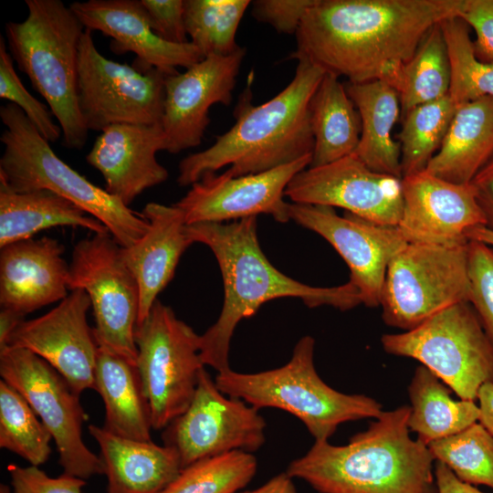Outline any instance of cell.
<instances>
[{
	"mask_svg": "<svg viewBox=\"0 0 493 493\" xmlns=\"http://www.w3.org/2000/svg\"><path fill=\"white\" fill-rule=\"evenodd\" d=\"M91 302L86 291L71 290L47 313L24 320L7 347L29 350L56 369L79 394L94 389L99 347L89 326Z\"/></svg>",
	"mask_w": 493,
	"mask_h": 493,
	"instance_id": "obj_18",
	"label": "cell"
},
{
	"mask_svg": "<svg viewBox=\"0 0 493 493\" xmlns=\"http://www.w3.org/2000/svg\"><path fill=\"white\" fill-rule=\"evenodd\" d=\"M450 65L448 96L456 108L483 97L493 98V63L475 53L468 26L460 17L440 23Z\"/></svg>",
	"mask_w": 493,
	"mask_h": 493,
	"instance_id": "obj_35",
	"label": "cell"
},
{
	"mask_svg": "<svg viewBox=\"0 0 493 493\" xmlns=\"http://www.w3.org/2000/svg\"><path fill=\"white\" fill-rule=\"evenodd\" d=\"M27 16L6 23L7 49L45 99L62 131V144L81 150L88 132L79 107L78 59L85 27L60 0H26Z\"/></svg>",
	"mask_w": 493,
	"mask_h": 493,
	"instance_id": "obj_5",
	"label": "cell"
},
{
	"mask_svg": "<svg viewBox=\"0 0 493 493\" xmlns=\"http://www.w3.org/2000/svg\"><path fill=\"white\" fill-rule=\"evenodd\" d=\"M361 119V136L353 152L374 172L402 178L401 148L393 130L401 114L397 92L378 79L345 85Z\"/></svg>",
	"mask_w": 493,
	"mask_h": 493,
	"instance_id": "obj_27",
	"label": "cell"
},
{
	"mask_svg": "<svg viewBox=\"0 0 493 493\" xmlns=\"http://www.w3.org/2000/svg\"><path fill=\"white\" fill-rule=\"evenodd\" d=\"M292 80L260 105L252 104V77L242 93L235 124L209 148L189 154L178 167L177 183L188 186L224 166L233 177L259 173L312 154L309 103L325 71L303 57Z\"/></svg>",
	"mask_w": 493,
	"mask_h": 493,
	"instance_id": "obj_3",
	"label": "cell"
},
{
	"mask_svg": "<svg viewBox=\"0 0 493 493\" xmlns=\"http://www.w3.org/2000/svg\"><path fill=\"white\" fill-rule=\"evenodd\" d=\"M467 245L407 243L387 267L380 303L384 323L406 331L468 302Z\"/></svg>",
	"mask_w": 493,
	"mask_h": 493,
	"instance_id": "obj_9",
	"label": "cell"
},
{
	"mask_svg": "<svg viewBox=\"0 0 493 493\" xmlns=\"http://www.w3.org/2000/svg\"><path fill=\"white\" fill-rule=\"evenodd\" d=\"M408 396V427L426 446L478 422L479 406L474 401L453 399L449 387L422 364L414 372Z\"/></svg>",
	"mask_w": 493,
	"mask_h": 493,
	"instance_id": "obj_31",
	"label": "cell"
},
{
	"mask_svg": "<svg viewBox=\"0 0 493 493\" xmlns=\"http://www.w3.org/2000/svg\"><path fill=\"white\" fill-rule=\"evenodd\" d=\"M64 246L44 236L8 244L0 251V304L24 316L68 295L69 265Z\"/></svg>",
	"mask_w": 493,
	"mask_h": 493,
	"instance_id": "obj_23",
	"label": "cell"
},
{
	"mask_svg": "<svg viewBox=\"0 0 493 493\" xmlns=\"http://www.w3.org/2000/svg\"><path fill=\"white\" fill-rule=\"evenodd\" d=\"M94 390L104 404V428L122 437L152 441L150 405L135 364L99 348Z\"/></svg>",
	"mask_w": 493,
	"mask_h": 493,
	"instance_id": "obj_28",
	"label": "cell"
},
{
	"mask_svg": "<svg viewBox=\"0 0 493 493\" xmlns=\"http://www.w3.org/2000/svg\"><path fill=\"white\" fill-rule=\"evenodd\" d=\"M166 74L102 56L85 29L78 59L79 107L87 129L115 124L162 125Z\"/></svg>",
	"mask_w": 493,
	"mask_h": 493,
	"instance_id": "obj_13",
	"label": "cell"
},
{
	"mask_svg": "<svg viewBox=\"0 0 493 493\" xmlns=\"http://www.w3.org/2000/svg\"><path fill=\"white\" fill-rule=\"evenodd\" d=\"M136 366L148 399L152 425L163 430L192 402L205 364L200 335L156 300L135 329Z\"/></svg>",
	"mask_w": 493,
	"mask_h": 493,
	"instance_id": "obj_10",
	"label": "cell"
},
{
	"mask_svg": "<svg viewBox=\"0 0 493 493\" xmlns=\"http://www.w3.org/2000/svg\"><path fill=\"white\" fill-rule=\"evenodd\" d=\"M315 341L302 337L283 366L254 373L231 369L217 372L215 382L226 395L251 406L286 411L299 418L315 441H329L340 425L377 418L382 404L364 394L339 392L319 376L314 365Z\"/></svg>",
	"mask_w": 493,
	"mask_h": 493,
	"instance_id": "obj_7",
	"label": "cell"
},
{
	"mask_svg": "<svg viewBox=\"0 0 493 493\" xmlns=\"http://www.w3.org/2000/svg\"><path fill=\"white\" fill-rule=\"evenodd\" d=\"M88 429L100 449L107 493H160L182 469L176 452L166 445L122 437L96 425Z\"/></svg>",
	"mask_w": 493,
	"mask_h": 493,
	"instance_id": "obj_25",
	"label": "cell"
},
{
	"mask_svg": "<svg viewBox=\"0 0 493 493\" xmlns=\"http://www.w3.org/2000/svg\"><path fill=\"white\" fill-rule=\"evenodd\" d=\"M246 48L227 56L212 55L184 72L166 75L162 127L166 152L178 153L198 146L210 122L209 110L232 101Z\"/></svg>",
	"mask_w": 493,
	"mask_h": 493,
	"instance_id": "obj_19",
	"label": "cell"
},
{
	"mask_svg": "<svg viewBox=\"0 0 493 493\" xmlns=\"http://www.w3.org/2000/svg\"><path fill=\"white\" fill-rule=\"evenodd\" d=\"M142 215L149 222L143 236L122 247L123 260L140 288L137 325L148 316L159 293L168 285L183 253L193 244L183 212L173 205L147 204Z\"/></svg>",
	"mask_w": 493,
	"mask_h": 493,
	"instance_id": "obj_24",
	"label": "cell"
},
{
	"mask_svg": "<svg viewBox=\"0 0 493 493\" xmlns=\"http://www.w3.org/2000/svg\"><path fill=\"white\" fill-rule=\"evenodd\" d=\"M12 493H82L83 478L62 473L58 477L47 476L37 466L7 467Z\"/></svg>",
	"mask_w": 493,
	"mask_h": 493,
	"instance_id": "obj_41",
	"label": "cell"
},
{
	"mask_svg": "<svg viewBox=\"0 0 493 493\" xmlns=\"http://www.w3.org/2000/svg\"><path fill=\"white\" fill-rule=\"evenodd\" d=\"M259 410L226 395L204 368L187 409L163 429V445L177 454L182 468L232 451L254 453L265 443Z\"/></svg>",
	"mask_w": 493,
	"mask_h": 493,
	"instance_id": "obj_14",
	"label": "cell"
},
{
	"mask_svg": "<svg viewBox=\"0 0 493 493\" xmlns=\"http://www.w3.org/2000/svg\"><path fill=\"white\" fill-rule=\"evenodd\" d=\"M25 316L8 309L0 311V351L7 347L8 340L16 329L25 320Z\"/></svg>",
	"mask_w": 493,
	"mask_h": 493,
	"instance_id": "obj_49",
	"label": "cell"
},
{
	"mask_svg": "<svg viewBox=\"0 0 493 493\" xmlns=\"http://www.w3.org/2000/svg\"><path fill=\"white\" fill-rule=\"evenodd\" d=\"M493 154V98L458 107L444 142L425 171L446 181L470 184Z\"/></svg>",
	"mask_w": 493,
	"mask_h": 493,
	"instance_id": "obj_26",
	"label": "cell"
},
{
	"mask_svg": "<svg viewBox=\"0 0 493 493\" xmlns=\"http://www.w3.org/2000/svg\"><path fill=\"white\" fill-rule=\"evenodd\" d=\"M0 493H12L10 488L7 485H0Z\"/></svg>",
	"mask_w": 493,
	"mask_h": 493,
	"instance_id": "obj_51",
	"label": "cell"
},
{
	"mask_svg": "<svg viewBox=\"0 0 493 493\" xmlns=\"http://www.w3.org/2000/svg\"><path fill=\"white\" fill-rule=\"evenodd\" d=\"M152 31L175 44L189 42L184 23V0H140Z\"/></svg>",
	"mask_w": 493,
	"mask_h": 493,
	"instance_id": "obj_42",
	"label": "cell"
},
{
	"mask_svg": "<svg viewBox=\"0 0 493 493\" xmlns=\"http://www.w3.org/2000/svg\"><path fill=\"white\" fill-rule=\"evenodd\" d=\"M459 17L476 33V56L493 63V0H466Z\"/></svg>",
	"mask_w": 493,
	"mask_h": 493,
	"instance_id": "obj_44",
	"label": "cell"
},
{
	"mask_svg": "<svg viewBox=\"0 0 493 493\" xmlns=\"http://www.w3.org/2000/svg\"><path fill=\"white\" fill-rule=\"evenodd\" d=\"M480 415L478 422L493 435V383H488L478 392Z\"/></svg>",
	"mask_w": 493,
	"mask_h": 493,
	"instance_id": "obj_47",
	"label": "cell"
},
{
	"mask_svg": "<svg viewBox=\"0 0 493 493\" xmlns=\"http://www.w3.org/2000/svg\"><path fill=\"white\" fill-rule=\"evenodd\" d=\"M186 234L193 243L205 244L212 250L223 278L221 313L200 335L201 359L217 372L230 369V343L237 324L271 299L299 298L309 308L330 306L341 311L362 304L360 292L350 280L335 287H312L278 270L259 246L257 216L231 223L192 224L186 226Z\"/></svg>",
	"mask_w": 493,
	"mask_h": 493,
	"instance_id": "obj_2",
	"label": "cell"
},
{
	"mask_svg": "<svg viewBox=\"0 0 493 493\" xmlns=\"http://www.w3.org/2000/svg\"><path fill=\"white\" fill-rule=\"evenodd\" d=\"M314 139L309 167L322 166L353 154L361 136V119L345 85L325 73L309 103Z\"/></svg>",
	"mask_w": 493,
	"mask_h": 493,
	"instance_id": "obj_30",
	"label": "cell"
},
{
	"mask_svg": "<svg viewBox=\"0 0 493 493\" xmlns=\"http://www.w3.org/2000/svg\"><path fill=\"white\" fill-rule=\"evenodd\" d=\"M0 375L29 403L52 435L63 473L83 479L104 474L100 456L82 438L87 420L79 394L48 362L29 350L0 351Z\"/></svg>",
	"mask_w": 493,
	"mask_h": 493,
	"instance_id": "obj_12",
	"label": "cell"
},
{
	"mask_svg": "<svg viewBox=\"0 0 493 493\" xmlns=\"http://www.w3.org/2000/svg\"><path fill=\"white\" fill-rule=\"evenodd\" d=\"M54 226H79L94 234L109 232L99 220L53 192L17 193L0 184V247Z\"/></svg>",
	"mask_w": 493,
	"mask_h": 493,
	"instance_id": "obj_29",
	"label": "cell"
},
{
	"mask_svg": "<svg viewBox=\"0 0 493 493\" xmlns=\"http://www.w3.org/2000/svg\"><path fill=\"white\" fill-rule=\"evenodd\" d=\"M410 406L383 411L346 445L315 441L286 473L320 493H437L435 458L410 436Z\"/></svg>",
	"mask_w": 493,
	"mask_h": 493,
	"instance_id": "obj_4",
	"label": "cell"
},
{
	"mask_svg": "<svg viewBox=\"0 0 493 493\" xmlns=\"http://www.w3.org/2000/svg\"><path fill=\"white\" fill-rule=\"evenodd\" d=\"M289 218L328 241L347 264L362 304L379 307L388 265L407 244L397 226L379 225L330 206L289 203Z\"/></svg>",
	"mask_w": 493,
	"mask_h": 493,
	"instance_id": "obj_15",
	"label": "cell"
},
{
	"mask_svg": "<svg viewBox=\"0 0 493 493\" xmlns=\"http://www.w3.org/2000/svg\"><path fill=\"white\" fill-rule=\"evenodd\" d=\"M238 493V492H237ZM239 493H298L293 483V478L286 472L280 473L262 486L253 489Z\"/></svg>",
	"mask_w": 493,
	"mask_h": 493,
	"instance_id": "obj_48",
	"label": "cell"
},
{
	"mask_svg": "<svg viewBox=\"0 0 493 493\" xmlns=\"http://www.w3.org/2000/svg\"><path fill=\"white\" fill-rule=\"evenodd\" d=\"M456 109L447 94L403 116L398 135L402 178L426 169L440 149Z\"/></svg>",
	"mask_w": 493,
	"mask_h": 493,
	"instance_id": "obj_33",
	"label": "cell"
},
{
	"mask_svg": "<svg viewBox=\"0 0 493 493\" xmlns=\"http://www.w3.org/2000/svg\"><path fill=\"white\" fill-rule=\"evenodd\" d=\"M0 117L5 126L0 137V184L17 193H55L103 224L122 247L143 236L147 219L63 162L16 105L1 106Z\"/></svg>",
	"mask_w": 493,
	"mask_h": 493,
	"instance_id": "obj_6",
	"label": "cell"
},
{
	"mask_svg": "<svg viewBox=\"0 0 493 493\" xmlns=\"http://www.w3.org/2000/svg\"><path fill=\"white\" fill-rule=\"evenodd\" d=\"M121 249L109 232L79 241L69 264L68 289L80 288L89 295L98 347L136 365L140 288Z\"/></svg>",
	"mask_w": 493,
	"mask_h": 493,
	"instance_id": "obj_11",
	"label": "cell"
},
{
	"mask_svg": "<svg viewBox=\"0 0 493 493\" xmlns=\"http://www.w3.org/2000/svg\"><path fill=\"white\" fill-rule=\"evenodd\" d=\"M466 0H315L296 33L303 57L351 83L383 80L409 60L435 25Z\"/></svg>",
	"mask_w": 493,
	"mask_h": 493,
	"instance_id": "obj_1",
	"label": "cell"
},
{
	"mask_svg": "<svg viewBox=\"0 0 493 493\" xmlns=\"http://www.w3.org/2000/svg\"><path fill=\"white\" fill-rule=\"evenodd\" d=\"M385 352L412 358L433 372L462 400L476 401L493 383V345L469 302L450 306L416 328L383 334Z\"/></svg>",
	"mask_w": 493,
	"mask_h": 493,
	"instance_id": "obj_8",
	"label": "cell"
},
{
	"mask_svg": "<svg viewBox=\"0 0 493 493\" xmlns=\"http://www.w3.org/2000/svg\"><path fill=\"white\" fill-rule=\"evenodd\" d=\"M315 0H257L251 2L253 16L280 34L297 33L307 10Z\"/></svg>",
	"mask_w": 493,
	"mask_h": 493,
	"instance_id": "obj_43",
	"label": "cell"
},
{
	"mask_svg": "<svg viewBox=\"0 0 493 493\" xmlns=\"http://www.w3.org/2000/svg\"><path fill=\"white\" fill-rule=\"evenodd\" d=\"M435 478L437 493H485L474 485L460 480L448 467L440 461L435 462Z\"/></svg>",
	"mask_w": 493,
	"mask_h": 493,
	"instance_id": "obj_46",
	"label": "cell"
},
{
	"mask_svg": "<svg viewBox=\"0 0 493 493\" xmlns=\"http://www.w3.org/2000/svg\"><path fill=\"white\" fill-rule=\"evenodd\" d=\"M38 418L26 398L1 379L0 447L37 467L48 460L53 439Z\"/></svg>",
	"mask_w": 493,
	"mask_h": 493,
	"instance_id": "obj_36",
	"label": "cell"
},
{
	"mask_svg": "<svg viewBox=\"0 0 493 493\" xmlns=\"http://www.w3.org/2000/svg\"><path fill=\"white\" fill-rule=\"evenodd\" d=\"M403 211L397 228L407 243L456 246L486 220L471 184L441 179L425 170L402 178Z\"/></svg>",
	"mask_w": 493,
	"mask_h": 493,
	"instance_id": "obj_20",
	"label": "cell"
},
{
	"mask_svg": "<svg viewBox=\"0 0 493 493\" xmlns=\"http://www.w3.org/2000/svg\"><path fill=\"white\" fill-rule=\"evenodd\" d=\"M467 257L470 283L468 302L493 345V247L469 240Z\"/></svg>",
	"mask_w": 493,
	"mask_h": 493,
	"instance_id": "obj_40",
	"label": "cell"
},
{
	"mask_svg": "<svg viewBox=\"0 0 493 493\" xmlns=\"http://www.w3.org/2000/svg\"><path fill=\"white\" fill-rule=\"evenodd\" d=\"M435 461L462 481L493 488V435L477 422L465 430L428 445Z\"/></svg>",
	"mask_w": 493,
	"mask_h": 493,
	"instance_id": "obj_38",
	"label": "cell"
},
{
	"mask_svg": "<svg viewBox=\"0 0 493 493\" xmlns=\"http://www.w3.org/2000/svg\"><path fill=\"white\" fill-rule=\"evenodd\" d=\"M257 468L253 453L221 454L182 468L160 493H237L249 484Z\"/></svg>",
	"mask_w": 493,
	"mask_h": 493,
	"instance_id": "obj_37",
	"label": "cell"
},
{
	"mask_svg": "<svg viewBox=\"0 0 493 493\" xmlns=\"http://www.w3.org/2000/svg\"><path fill=\"white\" fill-rule=\"evenodd\" d=\"M470 184L485 216V227L493 231V154Z\"/></svg>",
	"mask_w": 493,
	"mask_h": 493,
	"instance_id": "obj_45",
	"label": "cell"
},
{
	"mask_svg": "<svg viewBox=\"0 0 493 493\" xmlns=\"http://www.w3.org/2000/svg\"><path fill=\"white\" fill-rule=\"evenodd\" d=\"M468 240H476L493 247V231L485 226H477L467 234Z\"/></svg>",
	"mask_w": 493,
	"mask_h": 493,
	"instance_id": "obj_50",
	"label": "cell"
},
{
	"mask_svg": "<svg viewBox=\"0 0 493 493\" xmlns=\"http://www.w3.org/2000/svg\"><path fill=\"white\" fill-rule=\"evenodd\" d=\"M285 196L295 204L340 207L389 226H397L404 204L402 178L374 172L354 154L302 170L288 184Z\"/></svg>",
	"mask_w": 493,
	"mask_h": 493,
	"instance_id": "obj_16",
	"label": "cell"
},
{
	"mask_svg": "<svg viewBox=\"0 0 493 493\" xmlns=\"http://www.w3.org/2000/svg\"><path fill=\"white\" fill-rule=\"evenodd\" d=\"M160 151H166L162 125L115 124L97 137L86 160L102 174L105 190L129 206L167 180V169L156 159Z\"/></svg>",
	"mask_w": 493,
	"mask_h": 493,
	"instance_id": "obj_22",
	"label": "cell"
},
{
	"mask_svg": "<svg viewBox=\"0 0 493 493\" xmlns=\"http://www.w3.org/2000/svg\"><path fill=\"white\" fill-rule=\"evenodd\" d=\"M383 81L397 92L403 116L416 106L448 94L450 65L440 24L426 33L413 57Z\"/></svg>",
	"mask_w": 493,
	"mask_h": 493,
	"instance_id": "obj_32",
	"label": "cell"
},
{
	"mask_svg": "<svg viewBox=\"0 0 493 493\" xmlns=\"http://www.w3.org/2000/svg\"><path fill=\"white\" fill-rule=\"evenodd\" d=\"M251 2L248 0H184L187 36L204 58L227 56L240 48L236 35Z\"/></svg>",
	"mask_w": 493,
	"mask_h": 493,
	"instance_id": "obj_34",
	"label": "cell"
},
{
	"mask_svg": "<svg viewBox=\"0 0 493 493\" xmlns=\"http://www.w3.org/2000/svg\"><path fill=\"white\" fill-rule=\"evenodd\" d=\"M69 7L89 31H100L111 38L110 49L118 55L132 52L133 66L143 70L155 68L166 75L179 72L205 58L190 41L170 43L152 29L140 0H88Z\"/></svg>",
	"mask_w": 493,
	"mask_h": 493,
	"instance_id": "obj_21",
	"label": "cell"
},
{
	"mask_svg": "<svg viewBox=\"0 0 493 493\" xmlns=\"http://www.w3.org/2000/svg\"><path fill=\"white\" fill-rule=\"evenodd\" d=\"M311 155L263 173L233 177L226 170L207 174L192 184L174 204L186 225L236 221L267 214L279 223L289 218V203L284 201L291 179L309 166Z\"/></svg>",
	"mask_w": 493,
	"mask_h": 493,
	"instance_id": "obj_17",
	"label": "cell"
},
{
	"mask_svg": "<svg viewBox=\"0 0 493 493\" xmlns=\"http://www.w3.org/2000/svg\"><path fill=\"white\" fill-rule=\"evenodd\" d=\"M0 98L16 105L48 142H55L62 136L49 107L31 95L17 76L3 37H0Z\"/></svg>",
	"mask_w": 493,
	"mask_h": 493,
	"instance_id": "obj_39",
	"label": "cell"
}]
</instances>
